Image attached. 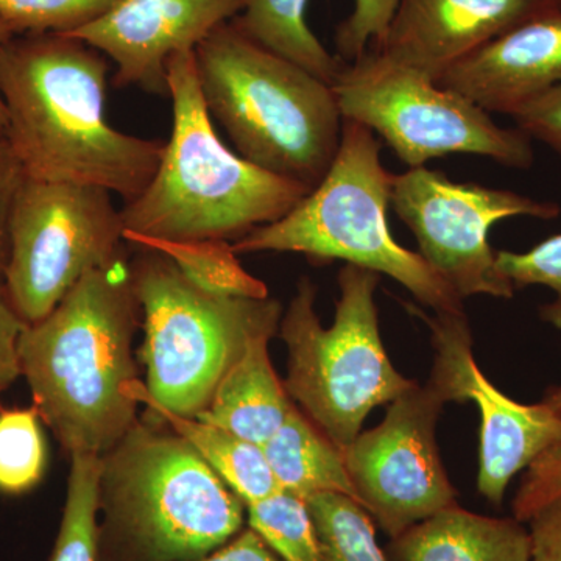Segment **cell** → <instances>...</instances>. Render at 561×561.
Wrapping results in <instances>:
<instances>
[{
	"instance_id": "obj_35",
	"label": "cell",
	"mask_w": 561,
	"mask_h": 561,
	"mask_svg": "<svg viewBox=\"0 0 561 561\" xmlns=\"http://www.w3.org/2000/svg\"><path fill=\"white\" fill-rule=\"evenodd\" d=\"M187 561H283L251 527L198 559Z\"/></svg>"
},
{
	"instance_id": "obj_1",
	"label": "cell",
	"mask_w": 561,
	"mask_h": 561,
	"mask_svg": "<svg viewBox=\"0 0 561 561\" xmlns=\"http://www.w3.org/2000/svg\"><path fill=\"white\" fill-rule=\"evenodd\" d=\"M108 58L77 36L14 35L0 47L7 130L25 176L88 184L135 201L160 165L164 144L111 127Z\"/></svg>"
},
{
	"instance_id": "obj_5",
	"label": "cell",
	"mask_w": 561,
	"mask_h": 561,
	"mask_svg": "<svg viewBox=\"0 0 561 561\" xmlns=\"http://www.w3.org/2000/svg\"><path fill=\"white\" fill-rule=\"evenodd\" d=\"M194 51L206 110L239 157L306 190L319 186L342 139L343 117L331 84L249 38L231 21Z\"/></svg>"
},
{
	"instance_id": "obj_30",
	"label": "cell",
	"mask_w": 561,
	"mask_h": 561,
	"mask_svg": "<svg viewBox=\"0 0 561 561\" xmlns=\"http://www.w3.org/2000/svg\"><path fill=\"white\" fill-rule=\"evenodd\" d=\"M561 496V443L541 454L523 476L513 500V516L527 523L531 515Z\"/></svg>"
},
{
	"instance_id": "obj_18",
	"label": "cell",
	"mask_w": 561,
	"mask_h": 561,
	"mask_svg": "<svg viewBox=\"0 0 561 561\" xmlns=\"http://www.w3.org/2000/svg\"><path fill=\"white\" fill-rule=\"evenodd\" d=\"M278 330L265 328L251 335L220 379L208 409L195 419L217 424L261 448L271 440L295 408L268 356V342Z\"/></svg>"
},
{
	"instance_id": "obj_24",
	"label": "cell",
	"mask_w": 561,
	"mask_h": 561,
	"mask_svg": "<svg viewBox=\"0 0 561 561\" xmlns=\"http://www.w3.org/2000/svg\"><path fill=\"white\" fill-rule=\"evenodd\" d=\"M101 457H70L68 491L49 561H98V490Z\"/></svg>"
},
{
	"instance_id": "obj_9",
	"label": "cell",
	"mask_w": 561,
	"mask_h": 561,
	"mask_svg": "<svg viewBox=\"0 0 561 561\" xmlns=\"http://www.w3.org/2000/svg\"><path fill=\"white\" fill-rule=\"evenodd\" d=\"M332 90L343 119L381 136L409 169L451 153L479 154L515 169L534 164L529 136L500 127L470 99L379 51L346 62Z\"/></svg>"
},
{
	"instance_id": "obj_8",
	"label": "cell",
	"mask_w": 561,
	"mask_h": 561,
	"mask_svg": "<svg viewBox=\"0 0 561 561\" xmlns=\"http://www.w3.org/2000/svg\"><path fill=\"white\" fill-rule=\"evenodd\" d=\"M140 306L147 393L179 415H201L251 335L279 328L275 298L228 297L191 283L158 251L138 249L130 260Z\"/></svg>"
},
{
	"instance_id": "obj_37",
	"label": "cell",
	"mask_w": 561,
	"mask_h": 561,
	"mask_svg": "<svg viewBox=\"0 0 561 561\" xmlns=\"http://www.w3.org/2000/svg\"><path fill=\"white\" fill-rule=\"evenodd\" d=\"M542 401L561 415V386L549 390V393L546 394V398Z\"/></svg>"
},
{
	"instance_id": "obj_6",
	"label": "cell",
	"mask_w": 561,
	"mask_h": 561,
	"mask_svg": "<svg viewBox=\"0 0 561 561\" xmlns=\"http://www.w3.org/2000/svg\"><path fill=\"white\" fill-rule=\"evenodd\" d=\"M381 139L343 119L330 171L283 219L232 243L236 253H301L312 262L345 261L387 275L437 313L465 312L463 300L419 253L394 241L387 220L393 173L383 168Z\"/></svg>"
},
{
	"instance_id": "obj_10",
	"label": "cell",
	"mask_w": 561,
	"mask_h": 561,
	"mask_svg": "<svg viewBox=\"0 0 561 561\" xmlns=\"http://www.w3.org/2000/svg\"><path fill=\"white\" fill-rule=\"evenodd\" d=\"M110 191L24 176L9 220L3 283L25 324L38 323L84 275L127 254Z\"/></svg>"
},
{
	"instance_id": "obj_3",
	"label": "cell",
	"mask_w": 561,
	"mask_h": 561,
	"mask_svg": "<svg viewBox=\"0 0 561 561\" xmlns=\"http://www.w3.org/2000/svg\"><path fill=\"white\" fill-rule=\"evenodd\" d=\"M173 122L149 186L121 209L125 231L162 241L238 242L283 219L309 194L221 142L201 90L195 51L168 65Z\"/></svg>"
},
{
	"instance_id": "obj_12",
	"label": "cell",
	"mask_w": 561,
	"mask_h": 561,
	"mask_svg": "<svg viewBox=\"0 0 561 561\" xmlns=\"http://www.w3.org/2000/svg\"><path fill=\"white\" fill-rule=\"evenodd\" d=\"M445 404L430 383L416 382L343 451L359 504L390 538L457 504L437 445Z\"/></svg>"
},
{
	"instance_id": "obj_15",
	"label": "cell",
	"mask_w": 561,
	"mask_h": 561,
	"mask_svg": "<svg viewBox=\"0 0 561 561\" xmlns=\"http://www.w3.org/2000/svg\"><path fill=\"white\" fill-rule=\"evenodd\" d=\"M557 11L561 0H400L375 50L438 83L472 51Z\"/></svg>"
},
{
	"instance_id": "obj_26",
	"label": "cell",
	"mask_w": 561,
	"mask_h": 561,
	"mask_svg": "<svg viewBox=\"0 0 561 561\" xmlns=\"http://www.w3.org/2000/svg\"><path fill=\"white\" fill-rule=\"evenodd\" d=\"M38 412L7 409L0 412V491L27 493L43 479L47 445Z\"/></svg>"
},
{
	"instance_id": "obj_23",
	"label": "cell",
	"mask_w": 561,
	"mask_h": 561,
	"mask_svg": "<svg viewBox=\"0 0 561 561\" xmlns=\"http://www.w3.org/2000/svg\"><path fill=\"white\" fill-rule=\"evenodd\" d=\"M316 524L324 561H390L376 540L370 513L339 493L306 500Z\"/></svg>"
},
{
	"instance_id": "obj_17",
	"label": "cell",
	"mask_w": 561,
	"mask_h": 561,
	"mask_svg": "<svg viewBox=\"0 0 561 561\" xmlns=\"http://www.w3.org/2000/svg\"><path fill=\"white\" fill-rule=\"evenodd\" d=\"M390 561H531L529 529L451 505L391 538Z\"/></svg>"
},
{
	"instance_id": "obj_28",
	"label": "cell",
	"mask_w": 561,
	"mask_h": 561,
	"mask_svg": "<svg viewBox=\"0 0 561 561\" xmlns=\"http://www.w3.org/2000/svg\"><path fill=\"white\" fill-rule=\"evenodd\" d=\"M496 264L515 289L527 286H545L556 294V300L542 306V320L561 330V234L524 253L496 251Z\"/></svg>"
},
{
	"instance_id": "obj_25",
	"label": "cell",
	"mask_w": 561,
	"mask_h": 561,
	"mask_svg": "<svg viewBox=\"0 0 561 561\" xmlns=\"http://www.w3.org/2000/svg\"><path fill=\"white\" fill-rule=\"evenodd\" d=\"M249 527L267 542L283 561H324L319 534L301 497L287 491L247 507Z\"/></svg>"
},
{
	"instance_id": "obj_2",
	"label": "cell",
	"mask_w": 561,
	"mask_h": 561,
	"mask_svg": "<svg viewBox=\"0 0 561 561\" xmlns=\"http://www.w3.org/2000/svg\"><path fill=\"white\" fill-rule=\"evenodd\" d=\"M128 254L84 275L18 353L33 408L69 457H103L138 421L128 387L138 379L133 337L140 323Z\"/></svg>"
},
{
	"instance_id": "obj_19",
	"label": "cell",
	"mask_w": 561,
	"mask_h": 561,
	"mask_svg": "<svg viewBox=\"0 0 561 561\" xmlns=\"http://www.w3.org/2000/svg\"><path fill=\"white\" fill-rule=\"evenodd\" d=\"M128 397L146 405L154 420L168 423L169 430L180 435L241 497L247 507L280 490L261 446L243 440L217 424L190 419L162 408L147 393L146 386L139 379L128 387Z\"/></svg>"
},
{
	"instance_id": "obj_13",
	"label": "cell",
	"mask_w": 561,
	"mask_h": 561,
	"mask_svg": "<svg viewBox=\"0 0 561 561\" xmlns=\"http://www.w3.org/2000/svg\"><path fill=\"white\" fill-rule=\"evenodd\" d=\"M404 305L431 331L434 367L427 383L445 402L471 401L478 405V490L491 504L501 505L512 479L561 443V415L545 401L530 405L516 402L486 379L476 364L465 312L427 313L412 302Z\"/></svg>"
},
{
	"instance_id": "obj_16",
	"label": "cell",
	"mask_w": 561,
	"mask_h": 561,
	"mask_svg": "<svg viewBox=\"0 0 561 561\" xmlns=\"http://www.w3.org/2000/svg\"><path fill=\"white\" fill-rule=\"evenodd\" d=\"M561 83V11L535 18L472 51L438 84L486 113L512 116Z\"/></svg>"
},
{
	"instance_id": "obj_22",
	"label": "cell",
	"mask_w": 561,
	"mask_h": 561,
	"mask_svg": "<svg viewBox=\"0 0 561 561\" xmlns=\"http://www.w3.org/2000/svg\"><path fill=\"white\" fill-rule=\"evenodd\" d=\"M125 242L164 254L191 283L228 297L267 298V284L242 267L227 241H162L124 232Z\"/></svg>"
},
{
	"instance_id": "obj_33",
	"label": "cell",
	"mask_w": 561,
	"mask_h": 561,
	"mask_svg": "<svg viewBox=\"0 0 561 561\" xmlns=\"http://www.w3.org/2000/svg\"><path fill=\"white\" fill-rule=\"evenodd\" d=\"M25 173L5 133L0 131V273L9 256V220L14 195Z\"/></svg>"
},
{
	"instance_id": "obj_11",
	"label": "cell",
	"mask_w": 561,
	"mask_h": 561,
	"mask_svg": "<svg viewBox=\"0 0 561 561\" xmlns=\"http://www.w3.org/2000/svg\"><path fill=\"white\" fill-rule=\"evenodd\" d=\"M390 205L415 234L419 254L457 295L511 300L515 287L496 264L489 234L508 217L556 219L561 206L478 183H456L426 165L393 176Z\"/></svg>"
},
{
	"instance_id": "obj_20",
	"label": "cell",
	"mask_w": 561,
	"mask_h": 561,
	"mask_svg": "<svg viewBox=\"0 0 561 561\" xmlns=\"http://www.w3.org/2000/svg\"><path fill=\"white\" fill-rule=\"evenodd\" d=\"M262 451L280 490L305 501L313 494L339 493L359 502L343 451L297 404Z\"/></svg>"
},
{
	"instance_id": "obj_14",
	"label": "cell",
	"mask_w": 561,
	"mask_h": 561,
	"mask_svg": "<svg viewBox=\"0 0 561 561\" xmlns=\"http://www.w3.org/2000/svg\"><path fill=\"white\" fill-rule=\"evenodd\" d=\"M245 5L247 0H122L102 20L69 36L83 39L116 65L114 87L169 98L173 55L197 49Z\"/></svg>"
},
{
	"instance_id": "obj_27",
	"label": "cell",
	"mask_w": 561,
	"mask_h": 561,
	"mask_svg": "<svg viewBox=\"0 0 561 561\" xmlns=\"http://www.w3.org/2000/svg\"><path fill=\"white\" fill-rule=\"evenodd\" d=\"M122 0H0V18L16 35H76L108 14Z\"/></svg>"
},
{
	"instance_id": "obj_29",
	"label": "cell",
	"mask_w": 561,
	"mask_h": 561,
	"mask_svg": "<svg viewBox=\"0 0 561 561\" xmlns=\"http://www.w3.org/2000/svg\"><path fill=\"white\" fill-rule=\"evenodd\" d=\"M353 13L335 31V49L351 62L365 51L378 49L386 38L400 0H354Z\"/></svg>"
},
{
	"instance_id": "obj_21",
	"label": "cell",
	"mask_w": 561,
	"mask_h": 561,
	"mask_svg": "<svg viewBox=\"0 0 561 561\" xmlns=\"http://www.w3.org/2000/svg\"><path fill=\"white\" fill-rule=\"evenodd\" d=\"M308 0H247L232 24L249 38L334 84L346 62L331 54L306 21Z\"/></svg>"
},
{
	"instance_id": "obj_34",
	"label": "cell",
	"mask_w": 561,
	"mask_h": 561,
	"mask_svg": "<svg viewBox=\"0 0 561 561\" xmlns=\"http://www.w3.org/2000/svg\"><path fill=\"white\" fill-rule=\"evenodd\" d=\"M531 561H561V496L530 516Z\"/></svg>"
},
{
	"instance_id": "obj_32",
	"label": "cell",
	"mask_w": 561,
	"mask_h": 561,
	"mask_svg": "<svg viewBox=\"0 0 561 561\" xmlns=\"http://www.w3.org/2000/svg\"><path fill=\"white\" fill-rule=\"evenodd\" d=\"M25 323L14 311L7 295L3 275L0 273V393L10 389L21 376L18 343Z\"/></svg>"
},
{
	"instance_id": "obj_31",
	"label": "cell",
	"mask_w": 561,
	"mask_h": 561,
	"mask_svg": "<svg viewBox=\"0 0 561 561\" xmlns=\"http://www.w3.org/2000/svg\"><path fill=\"white\" fill-rule=\"evenodd\" d=\"M516 128L561 157V83L524 103L512 114Z\"/></svg>"
},
{
	"instance_id": "obj_36",
	"label": "cell",
	"mask_w": 561,
	"mask_h": 561,
	"mask_svg": "<svg viewBox=\"0 0 561 561\" xmlns=\"http://www.w3.org/2000/svg\"><path fill=\"white\" fill-rule=\"evenodd\" d=\"M16 35V33L13 32V28L10 27L9 24H7L5 21L0 18V47L3 46V44L7 43L10 38H13V36ZM7 130V110H5V103L2 101V95H0V131L5 133Z\"/></svg>"
},
{
	"instance_id": "obj_7",
	"label": "cell",
	"mask_w": 561,
	"mask_h": 561,
	"mask_svg": "<svg viewBox=\"0 0 561 561\" xmlns=\"http://www.w3.org/2000/svg\"><path fill=\"white\" fill-rule=\"evenodd\" d=\"M379 283V273L343 265L334 321L323 328L316 286L302 278L279 321L287 348L284 387L341 451L360 434L373 409L390 404L416 383L393 367L383 348L376 306Z\"/></svg>"
},
{
	"instance_id": "obj_4",
	"label": "cell",
	"mask_w": 561,
	"mask_h": 561,
	"mask_svg": "<svg viewBox=\"0 0 561 561\" xmlns=\"http://www.w3.org/2000/svg\"><path fill=\"white\" fill-rule=\"evenodd\" d=\"M98 561H187L243 529L247 505L175 432L136 421L101 457Z\"/></svg>"
}]
</instances>
